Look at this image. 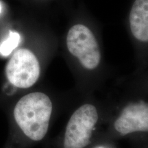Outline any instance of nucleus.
Instances as JSON below:
<instances>
[{"label":"nucleus","instance_id":"nucleus-5","mask_svg":"<svg viewBox=\"0 0 148 148\" xmlns=\"http://www.w3.org/2000/svg\"><path fill=\"white\" fill-rule=\"evenodd\" d=\"M114 128L121 135L148 132V103L139 101L127 105L114 122Z\"/></svg>","mask_w":148,"mask_h":148},{"label":"nucleus","instance_id":"nucleus-6","mask_svg":"<svg viewBox=\"0 0 148 148\" xmlns=\"http://www.w3.org/2000/svg\"><path fill=\"white\" fill-rule=\"evenodd\" d=\"M131 32L140 42H148V0H135L129 15Z\"/></svg>","mask_w":148,"mask_h":148},{"label":"nucleus","instance_id":"nucleus-4","mask_svg":"<svg viewBox=\"0 0 148 148\" xmlns=\"http://www.w3.org/2000/svg\"><path fill=\"white\" fill-rule=\"evenodd\" d=\"M40 71V64L36 56L25 48L16 50L5 67V74L9 82L20 88L33 86L38 79Z\"/></svg>","mask_w":148,"mask_h":148},{"label":"nucleus","instance_id":"nucleus-8","mask_svg":"<svg viewBox=\"0 0 148 148\" xmlns=\"http://www.w3.org/2000/svg\"><path fill=\"white\" fill-rule=\"evenodd\" d=\"M1 9H2V5H1V3L0 2V13H1Z\"/></svg>","mask_w":148,"mask_h":148},{"label":"nucleus","instance_id":"nucleus-3","mask_svg":"<svg viewBox=\"0 0 148 148\" xmlns=\"http://www.w3.org/2000/svg\"><path fill=\"white\" fill-rule=\"evenodd\" d=\"M98 120L97 109L84 104L77 109L66 125L64 148H84L90 143L92 131Z\"/></svg>","mask_w":148,"mask_h":148},{"label":"nucleus","instance_id":"nucleus-1","mask_svg":"<svg viewBox=\"0 0 148 148\" xmlns=\"http://www.w3.org/2000/svg\"><path fill=\"white\" fill-rule=\"evenodd\" d=\"M52 108L51 99L46 94L32 92L23 96L16 103L14 117L27 138L39 141L48 131Z\"/></svg>","mask_w":148,"mask_h":148},{"label":"nucleus","instance_id":"nucleus-9","mask_svg":"<svg viewBox=\"0 0 148 148\" xmlns=\"http://www.w3.org/2000/svg\"><path fill=\"white\" fill-rule=\"evenodd\" d=\"M100 148H101V147H100Z\"/></svg>","mask_w":148,"mask_h":148},{"label":"nucleus","instance_id":"nucleus-2","mask_svg":"<svg viewBox=\"0 0 148 148\" xmlns=\"http://www.w3.org/2000/svg\"><path fill=\"white\" fill-rule=\"evenodd\" d=\"M68 50L86 69H95L101 60L99 45L92 31L83 24L69 29L66 36Z\"/></svg>","mask_w":148,"mask_h":148},{"label":"nucleus","instance_id":"nucleus-7","mask_svg":"<svg viewBox=\"0 0 148 148\" xmlns=\"http://www.w3.org/2000/svg\"><path fill=\"white\" fill-rule=\"evenodd\" d=\"M20 40L21 36L18 32L9 31L8 36L0 44V54L8 56L18 47Z\"/></svg>","mask_w":148,"mask_h":148}]
</instances>
